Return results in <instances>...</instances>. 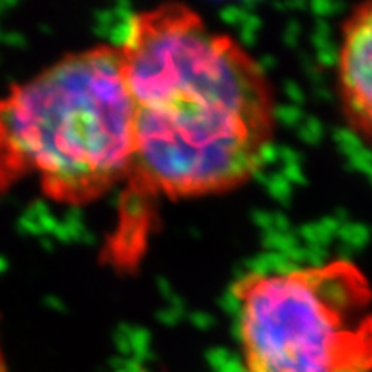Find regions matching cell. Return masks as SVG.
<instances>
[{
  "instance_id": "cell-1",
  "label": "cell",
  "mask_w": 372,
  "mask_h": 372,
  "mask_svg": "<svg viewBox=\"0 0 372 372\" xmlns=\"http://www.w3.org/2000/svg\"><path fill=\"white\" fill-rule=\"evenodd\" d=\"M117 47L134 105L124 189L178 202L254 178L274 140L276 96L236 38L183 3H164L134 14Z\"/></svg>"
},
{
  "instance_id": "cell-5",
  "label": "cell",
  "mask_w": 372,
  "mask_h": 372,
  "mask_svg": "<svg viewBox=\"0 0 372 372\" xmlns=\"http://www.w3.org/2000/svg\"><path fill=\"white\" fill-rule=\"evenodd\" d=\"M0 372H9V369H7V364H6V357H3V351H2V340H0Z\"/></svg>"
},
{
  "instance_id": "cell-2",
  "label": "cell",
  "mask_w": 372,
  "mask_h": 372,
  "mask_svg": "<svg viewBox=\"0 0 372 372\" xmlns=\"http://www.w3.org/2000/svg\"><path fill=\"white\" fill-rule=\"evenodd\" d=\"M133 155L117 45L64 55L0 96V193L37 179L52 202L88 205L126 181Z\"/></svg>"
},
{
  "instance_id": "cell-4",
  "label": "cell",
  "mask_w": 372,
  "mask_h": 372,
  "mask_svg": "<svg viewBox=\"0 0 372 372\" xmlns=\"http://www.w3.org/2000/svg\"><path fill=\"white\" fill-rule=\"evenodd\" d=\"M336 88L347 126L372 147V2L344 17L336 55Z\"/></svg>"
},
{
  "instance_id": "cell-3",
  "label": "cell",
  "mask_w": 372,
  "mask_h": 372,
  "mask_svg": "<svg viewBox=\"0 0 372 372\" xmlns=\"http://www.w3.org/2000/svg\"><path fill=\"white\" fill-rule=\"evenodd\" d=\"M233 295L247 372H372V285L351 260L248 272Z\"/></svg>"
}]
</instances>
